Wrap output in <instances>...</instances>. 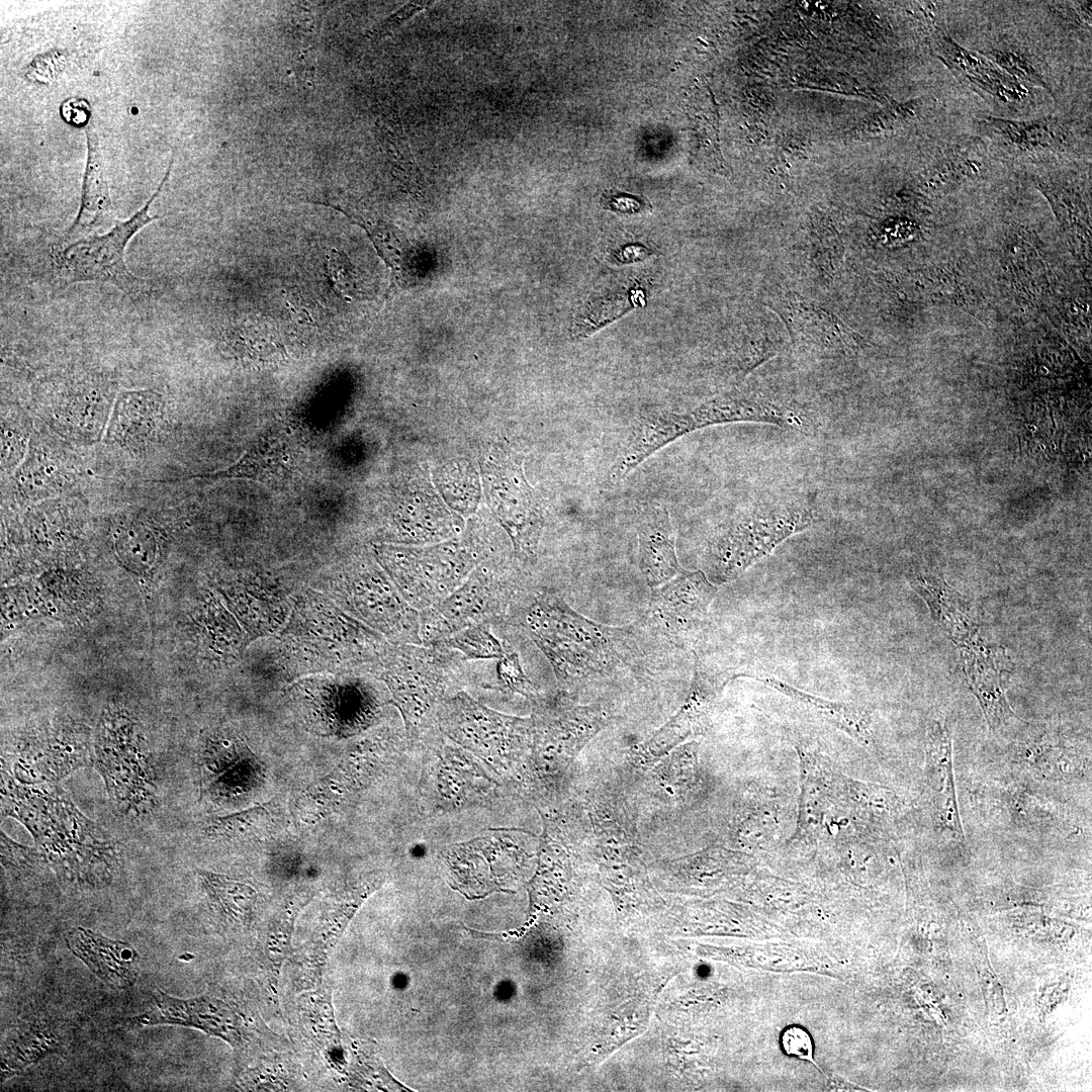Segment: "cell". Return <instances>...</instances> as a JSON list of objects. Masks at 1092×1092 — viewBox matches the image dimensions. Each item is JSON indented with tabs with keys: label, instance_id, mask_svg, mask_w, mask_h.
<instances>
[{
	"label": "cell",
	"instance_id": "obj_37",
	"mask_svg": "<svg viewBox=\"0 0 1092 1092\" xmlns=\"http://www.w3.org/2000/svg\"><path fill=\"white\" fill-rule=\"evenodd\" d=\"M604 200L606 207L613 210L634 212L638 211L641 206L640 200L625 194L615 195L614 193L604 198Z\"/></svg>",
	"mask_w": 1092,
	"mask_h": 1092
},
{
	"label": "cell",
	"instance_id": "obj_33",
	"mask_svg": "<svg viewBox=\"0 0 1092 1092\" xmlns=\"http://www.w3.org/2000/svg\"><path fill=\"white\" fill-rule=\"evenodd\" d=\"M496 676L502 688L529 699H537L536 689L527 675L517 651L508 648L506 653L497 659Z\"/></svg>",
	"mask_w": 1092,
	"mask_h": 1092
},
{
	"label": "cell",
	"instance_id": "obj_2",
	"mask_svg": "<svg viewBox=\"0 0 1092 1092\" xmlns=\"http://www.w3.org/2000/svg\"><path fill=\"white\" fill-rule=\"evenodd\" d=\"M2 810L28 829L62 879L93 888L111 882L120 862L116 841L62 789L52 783L18 784L2 769Z\"/></svg>",
	"mask_w": 1092,
	"mask_h": 1092
},
{
	"label": "cell",
	"instance_id": "obj_11",
	"mask_svg": "<svg viewBox=\"0 0 1092 1092\" xmlns=\"http://www.w3.org/2000/svg\"><path fill=\"white\" fill-rule=\"evenodd\" d=\"M658 424L669 443L695 431L731 423H765L802 430L804 419L793 408L768 397L729 391L687 412L658 411Z\"/></svg>",
	"mask_w": 1092,
	"mask_h": 1092
},
{
	"label": "cell",
	"instance_id": "obj_22",
	"mask_svg": "<svg viewBox=\"0 0 1092 1092\" xmlns=\"http://www.w3.org/2000/svg\"><path fill=\"white\" fill-rule=\"evenodd\" d=\"M85 132L87 138V161L83 177L80 209L72 225L65 234L67 241L86 238L91 232L114 218L99 140L92 121H89L86 125Z\"/></svg>",
	"mask_w": 1092,
	"mask_h": 1092
},
{
	"label": "cell",
	"instance_id": "obj_35",
	"mask_svg": "<svg viewBox=\"0 0 1092 1092\" xmlns=\"http://www.w3.org/2000/svg\"><path fill=\"white\" fill-rule=\"evenodd\" d=\"M781 1044L788 1056L815 1064L813 1041L806 1029L795 1025L786 1028L781 1036Z\"/></svg>",
	"mask_w": 1092,
	"mask_h": 1092
},
{
	"label": "cell",
	"instance_id": "obj_19",
	"mask_svg": "<svg viewBox=\"0 0 1092 1092\" xmlns=\"http://www.w3.org/2000/svg\"><path fill=\"white\" fill-rule=\"evenodd\" d=\"M1015 761L1025 774L1046 783H1079L1091 775L1090 752L1049 734L1022 741Z\"/></svg>",
	"mask_w": 1092,
	"mask_h": 1092
},
{
	"label": "cell",
	"instance_id": "obj_1",
	"mask_svg": "<svg viewBox=\"0 0 1092 1092\" xmlns=\"http://www.w3.org/2000/svg\"><path fill=\"white\" fill-rule=\"evenodd\" d=\"M505 622L536 644L565 693L589 681L643 671L640 630L594 622L555 592L520 585Z\"/></svg>",
	"mask_w": 1092,
	"mask_h": 1092
},
{
	"label": "cell",
	"instance_id": "obj_29",
	"mask_svg": "<svg viewBox=\"0 0 1092 1092\" xmlns=\"http://www.w3.org/2000/svg\"><path fill=\"white\" fill-rule=\"evenodd\" d=\"M54 1045V1035L31 1028L19 1034L2 1059V1075L12 1076L15 1072L43 1057Z\"/></svg>",
	"mask_w": 1092,
	"mask_h": 1092
},
{
	"label": "cell",
	"instance_id": "obj_31",
	"mask_svg": "<svg viewBox=\"0 0 1092 1092\" xmlns=\"http://www.w3.org/2000/svg\"><path fill=\"white\" fill-rule=\"evenodd\" d=\"M28 460L18 474L25 491L32 495H46L62 485L63 473L52 459L35 453Z\"/></svg>",
	"mask_w": 1092,
	"mask_h": 1092
},
{
	"label": "cell",
	"instance_id": "obj_18",
	"mask_svg": "<svg viewBox=\"0 0 1092 1092\" xmlns=\"http://www.w3.org/2000/svg\"><path fill=\"white\" fill-rule=\"evenodd\" d=\"M634 526L638 538L639 569L652 589L684 569L676 556L675 534L669 512L662 503L644 502L636 510Z\"/></svg>",
	"mask_w": 1092,
	"mask_h": 1092
},
{
	"label": "cell",
	"instance_id": "obj_12",
	"mask_svg": "<svg viewBox=\"0 0 1092 1092\" xmlns=\"http://www.w3.org/2000/svg\"><path fill=\"white\" fill-rule=\"evenodd\" d=\"M925 801L934 831L943 840L964 847L967 841L956 789L952 741L947 725L940 720H932L926 732Z\"/></svg>",
	"mask_w": 1092,
	"mask_h": 1092
},
{
	"label": "cell",
	"instance_id": "obj_16",
	"mask_svg": "<svg viewBox=\"0 0 1092 1092\" xmlns=\"http://www.w3.org/2000/svg\"><path fill=\"white\" fill-rule=\"evenodd\" d=\"M935 56L963 83L1002 104L1023 102L1025 85L1010 76L983 53L958 43L947 33L937 31L932 38Z\"/></svg>",
	"mask_w": 1092,
	"mask_h": 1092
},
{
	"label": "cell",
	"instance_id": "obj_34",
	"mask_svg": "<svg viewBox=\"0 0 1092 1092\" xmlns=\"http://www.w3.org/2000/svg\"><path fill=\"white\" fill-rule=\"evenodd\" d=\"M27 449V430L16 424L2 422L1 460L2 468L11 470L23 458Z\"/></svg>",
	"mask_w": 1092,
	"mask_h": 1092
},
{
	"label": "cell",
	"instance_id": "obj_24",
	"mask_svg": "<svg viewBox=\"0 0 1092 1092\" xmlns=\"http://www.w3.org/2000/svg\"><path fill=\"white\" fill-rule=\"evenodd\" d=\"M737 676L751 677L761 684L771 687L794 701L823 715L827 720L843 727L846 731L859 740L869 743L871 741L870 719L868 714L852 706L829 702L813 695L791 687L780 678L766 672L755 670L736 671Z\"/></svg>",
	"mask_w": 1092,
	"mask_h": 1092
},
{
	"label": "cell",
	"instance_id": "obj_23",
	"mask_svg": "<svg viewBox=\"0 0 1092 1092\" xmlns=\"http://www.w3.org/2000/svg\"><path fill=\"white\" fill-rule=\"evenodd\" d=\"M287 445L280 436L268 434L257 443L234 465L228 469L192 475L193 478H251L262 482L277 480L288 472Z\"/></svg>",
	"mask_w": 1092,
	"mask_h": 1092
},
{
	"label": "cell",
	"instance_id": "obj_5",
	"mask_svg": "<svg viewBox=\"0 0 1092 1092\" xmlns=\"http://www.w3.org/2000/svg\"><path fill=\"white\" fill-rule=\"evenodd\" d=\"M520 584L497 562L473 569L449 596L419 612L422 645L432 646L470 626L500 624Z\"/></svg>",
	"mask_w": 1092,
	"mask_h": 1092
},
{
	"label": "cell",
	"instance_id": "obj_17",
	"mask_svg": "<svg viewBox=\"0 0 1092 1092\" xmlns=\"http://www.w3.org/2000/svg\"><path fill=\"white\" fill-rule=\"evenodd\" d=\"M979 126L997 148L1014 157L1056 154L1073 141L1071 125L1059 117L1020 120L987 115L979 119Z\"/></svg>",
	"mask_w": 1092,
	"mask_h": 1092
},
{
	"label": "cell",
	"instance_id": "obj_26",
	"mask_svg": "<svg viewBox=\"0 0 1092 1092\" xmlns=\"http://www.w3.org/2000/svg\"><path fill=\"white\" fill-rule=\"evenodd\" d=\"M489 623H482L460 630L434 644L457 651L465 661L499 659L507 651V642L491 631Z\"/></svg>",
	"mask_w": 1092,
	"mask_h": 1092
},
{
	"label": "cell",
	"instance_id": "obj_30",
	"mask_svg": "<svg viewBox=\"0 0 1092 1092\" xmlns=\"http://www.w3.org/2000/svg\"><path fill=\"white\" fill-rule=\"evenodd\" d=\"M983 54L1023 85L1038 86L1051 92L1050 84L1044 76L1023 51L1012 47H999L992 48L988 53Z\"/></svg>",
	"mask_w": 1092,
	"mask_h": 1092
},
{
	"label": "cell",
	"instance_id": "obj_36",
	"mask_svg": "<svg viewBox=\"0 0 1092 1092\" xmlns=\"http://www.w3.org/2000/svg\"><path fill=\"white\" fill-rule=\"evenodd\" d=\"M433 2L431 1H416L410 2L398 9L395 13L391 14L385 21H383L377 28H375L370 35L372 37H379L394 27L401 24L403 21L418 13L419 11L427 8Z\"/></svg>",
	"mask_w": 1092,
	"mask_h": 1092
},
{
	"label": "cell",
	"instance_id": "obj_28",
	"mask_svg": "<svg viewBox=\"0 0 1092 1092\" xmlns=\"http://www.w3.org/2000/svg\"><path fill=\"white\" fill-rule=\"evenodd\" d=\"M385 148L391 159L393 173L399 181L415 195H421V172L410 151L400 124L392 120L383 125Z\"/></svg>",
	"mask_w": 1092,
	"mask_h": 1092
},
{
	"label": "cell",
	"instance_id": "obj_13",
	"mask_svg": "<svg viewBox=\"0 0 1092 1092\" xmlns=\"http://www.w3.org/2000/svg\"><path fill=\"white\" fill-rule=\"evenodd\" d=\"M769 306L786 324L793 345L803 352L835 358L855 348L856 337L841 320L797 292L783 293Z\"/></svg>",
	"mask_w": 1092,
	"mask_h": 1092
},
{
	"label": "cell",
	"instance_id": "obj_8",
	"mask_svg": "<svg viewBox=\"0 0 1092 1092\" xmlns=\"http://www.w3.org/2000/svg\"><path fill=\"white\" fill-rule=\"evenodd\" d=\"M978 813L1000 830L1030 836H1073L1083 832L1065 807L1018 784H983L973 791Z\"/></svg>",
	"mask_w": 1092,
	"mask_h": 1092
},
{
	"label": "cell",
	"instance_id": "obj_6",
	"mask_svg": "<svg viewBox=\"0 0 1092 1092\" xmlns=\"http://www.w3.org/2000/svg\"><path fill=\"white\" fill-rule=\"evenodd\" d=\"M173 159L156 192L147 203L126 220L118 221L104 235H91L76 240L55 255L61 277L68 283L99 281L112 284L127 295L138 298L151 290L147 281L127 269L124 250L129 240L149 222V209L169 179Z\"/></svg>",
	"mask_w": 1092,
	"mask_h": 1092
},
{
	"label": "cell",
	"instance_id": "obj_15",
	"mask_svg": "<svg viewBox=\"0 0 1092 1092\" xmlns=\"http://www.w3.org/2000/svg\"><path fill=\"white\" fill-rule=\"evenodd\" d=\"M115 745L99 739L96 765L110 797L125 812L144 813L155 804V779L150 760L134 744Z\"/></svg>",
	"mask_w": 1092,
	"mask_h": 1092
},
{
	"label": "cell",
	"instance_id": "obj_7",
	"mask_svg": "<svg viewBox=\"0 0 1092 1092\" xmlns=\"http://www.w3.org/2000/svg\"><path fill=\"white\" fill-rule=\"evenodd\" d=\"M481 546L470 540L424 549H400L385 554L402 598L417 611L455 590L479 561Z\"/></svg>",
	"mask_w": 1092,
	"mask_h": 1092
},
{
	"label": "cell",
	"instance_id": "obj_25",
	"mask_svg": "<svg viewBox=\"0 0 1092 1092\" xmlns=\"http://www.w3.org/2000/svg\"><path fill=\"white\" fill-rule=\"evenodd\" d=\"M279 821V816L267 806H257L215 818L205 828V834L212 838L230 840L263 839L280 828Z\"/></svg>",
	"mask_w": 1092,
	"mask_h": 1092
},
{
	"label": "cell",
	"instance_id": "obj_21",
	"mask_svg": "<svg viewBox=\"0 0 1092 1092\" xmlns=\"http://www.w3.org/2000/svg\"><path fill=\"white\" fill-rule=\"evenodd\" d=\"M164 400L153 390L121 392L109 417L106 437L122 448H141L158 434Z\"/></svg>",
	"mask_w": 1092,
	"mask_h": 1092
},
{
	"label": "cell",
	"instance_id": "obj_32",
	"mask_svg": "<svg viewBox=\"0 0 1092 1092\" xmlns=\"http://www.w3.org/2000/svg\"><path fill=\"white\" fill-rule=\"evenodd\" d=\"M116 548L129 563L144 564L153 560L154 538L141 524L132 523L120 531Z\"/></svg>",
	"mask_w": 1092,
	"mask_h": 1092
},
{
	"label": "cell",
	"instance_id": "obj_9",
	"mask_svg": "<svg viewBox=\"0 0 1092 1092\" xmlns=\"http://www.w3.org/2000/svg\"><path fill=\"white\" fill-rule=\"evenodd\" d=\"M436 723L451 739L485 755H502L526 742L533 721L504 715L458 691L434 710Z\"/></svg>",
	"mask_w": 1092,
	"mask_h": 1092
},
{
	"label": "cell",
	"instance_id": "obj_10",
	"mask_svg": "<svg viewBox=\"0 0 1092 1092\" xmlns=\"http://www.w3.org/2000/svg\"><path fill=\"white\" fill-rule=\"evenodd\" d=\"M717 592L703 570L682 569L652 588L647 625L677 647H693L706 626Z\"/></svg>",
	"mask_w": 1092,
	"mask_h": 1092
},
{
	"label": "cell",
	"instance_id": "obj_3",
	"mask_svg": "<svg viewBox=\"0 0 1092 1092\" xmlns=\"http://www.w3.org/2000/svg\"><path fill=\"white\" fill-rule=\"evenodd\" d=\"M823 519L819 503L809 494L788 493L748 504L714 529L704 553V572L714 584L734 580L787 539Z\"/></svg>",
	"mask_w": 1092,
	"mask_h": 1092
},
{
	"label": "cell",
	"instance_id": "obj_27",
	"mask_svg": "<svg viewBox=\"0 0 1092 1092\" xmlns=\"http://www.w3.org/2000/svg\"><path fill=\"white\" fill-rule=\"evenodd\" d=\"M197 875L212 903L225 915L239 917L247 912L254 890L221 875L198 871Z\"/></svg>",
	"mask_w": 1092,
	"mask_h": 1092
},
{
	"label": "cell",
	"instance_id": "obj_20",
	"mask_svg": "<svg viewBox=\"0 0 1092 1092\" xmlns=\"http://www.w3.org/2000/svg\"><path fill=\"white\" fill-rule=\"evenodd\" d=\"M65 940L69 949L111 987L124 989L136 981L140 956L130 944L83 927L68 931Z\"/></svg>",
	"mask_w": 1092,
	"mask_h": 1092
},
{
	"label": "cell",
	"instance_id": "obj_14",
	"mask_svg": "<svg viewBox=\"0 0 1092 1092\" xmlns=\"http://www.w3.org/2000/svg\"><path fill=\"white\" fill-rule=\"evenodd\" d=\"M131 1027L159 1024L182 1025L200 1029L237 1046L242 1040L241 1022L235 1009L225 1001L203 995L181 999L158 989L153 1007L127 1020Z\"/></svg>",
	"mask_w": 1092,
	"mask_h": 1092
},
{
	"label": "cell",
	"instance_id": "obj_4",
	"mask_svg": "<svg viewBox=\"0 0 1092 1092\" xmlns=\"http://www.w3.org/2000/svg\"><path fill=\"white\" fill-rule=\"evenodd\" d=\"M455 650L440 645L398 644L383 660L381 677L402 714L406 731H419L436 706L459 690L467 670Z\"/></svg>",
	"mask_w": 1092,
	"mask_h": 1092
}]
</instances>
